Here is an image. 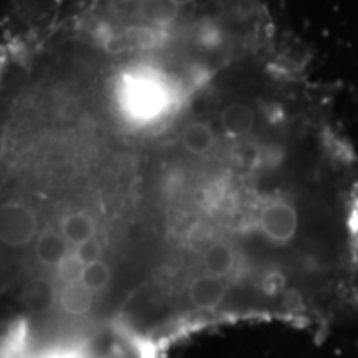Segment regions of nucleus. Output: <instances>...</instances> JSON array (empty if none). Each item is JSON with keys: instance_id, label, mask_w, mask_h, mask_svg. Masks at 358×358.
<instances>
[{"instance_id": "f257e3e1", "label": "nucleus", "mask_w": 358, "mask_h": 358, "mask_svg": "<svg viewBox=\"0 0 358 358\" xmlns=\"http://www.w3.org/2000/svg\"><path fill=\"white\" fill-rule=\"evenodd\" d=\"M306 226V209L302 198L275 196L261 206L259 229L268 243L275 245L294 244L302 236Z\"/></svg>"}, {"instance_id": "f03ea898", "label": "nucleus", "mask_w": 358, "mask_h": 358, "mask_svg": "<svg viewBox=\"0 0 358 358\" xmlns=\"http://www.w3.org/2000/svg\"><path fill=\"white\" fill-rule=\"evenodd\" d=\"M38 217L29 204L7 201L0 214V236L8 248H22L37 237Z\"/></svg>"}, {"instance_id": "7ed1b4c3", "label": "nucleus", "mask_w": 358, "mask_h": 358, "mask_svg": "<svg viewBox=\"0 0 358 358\" xmlns=\"http://www.w3.org/2000/svg\"><path fill=\"white\" fill-rule=\"evenodd\" d=\"M226 294L227 289L222 277L208 274V272L204 275L196 277L189 284V290H187L191 303L201 310L217 308L226 299Z\"/></svg>"}, {"instance_id": "20e7f679", "label": "nucleus", "mask_w": 358, "mask_h": 358, "mask_svg": "<svg viewBox=\"0 0 358 358\" xmlns=\"http://www.w3.org/2000/svg\"><path fill=\"white\" fill-rule=\"evenodd\" d=\"M60 234L73 248H78L96 236V222L93 216L82 209H73L60 219Z\"/></svg>"}, {"instance_id": "39448f33", "label": "nucleus", "mask_w": 358, "mask_h": 358, "mask_svg": "<svg viewBox=\"0 0 358 358\" xmlns=\"http://www.w3.org/2000/svg\"><path fill=\"white\" fill-rule=\"evenodd\" d=\"M35 256L38 262H42L47 267H58L60 262L69 256V243L60 232L55 231H43L37 237L35 244Z\"/></svg>"}, {"instance_id": "423d86ee", "label": "nucleus", "mask_w": 358, "mask_h": 358, "mask_svg": "<svg viewBox=\"0 0 358 358\" xmlns=\"http://www.w3.org/2000/svg\"><path fill=\"white\" fill-rule=\"evenodd\" d=\"M203 264L208 274L226 277L236 267V252L229 244L217 241L209 244L203 252Z\"/></svg>"}, {"instance_id": "0eeeda50", "label": "nucleus", "mask_w": 358, "mask_h": 358, "mask_svg": "<svg viewBox=\"0 0 358 358\" xmlns=\"http://www.w3.org/2000/svg\"><path fill=\"white\" fill-rule=\"evenodd\" d=\"M93 295L95 294L85 287L82 282H73V284H66L62 287L58 294V302L69 315L82 317L92 308Z\"/></svg>"}, {"instance_id": "6e6552de", "label": "nucleus", "mask_w": 358, "mask_h": 358, "mask_svg": "<svg viewBox=\"0 0 358 358\" xmlns=\"http://www.w3.org/2000/svg\"><path fill=\"white\" fill-rule=\"evenodd\" d=\"M57 294L48 282L35 280L24 292V301L35 312L48 310L53 306Z\"/></svg>"}, {"instance_id": "1a4fd4ad", "label": "nucleus", "mask_w": 358, "mask_h": 358, "mask_svg": "<svg viewBox=\"0 0 358 358\" xmlns=\"http://www.w3.org/2000/svg\"><path fill=\"white\" fill-rule=\"evenodd\" d=\"M111 280V268L105 261H95L92 264H87L83 268V274L80 282L85 285V287L92 290L93 294L101 292L108 287Z\"/></svg>"}, {"instance_id": "9d476101", "label": "nucleus", "mask_w": 358, "mask_h": 358, "mask_svg": "<svg viewBox=\"0 0 358 358\" xmlns=\"http://www.w3.org/2000/svg\"><path fill=\"white\" fill-rule=\"evenodd\" d=\"M83 268H85V264L80 261L75 254H69V256L60 262V266L57 267L58 279L64 282V285L73 284V282H80L83 274Z\"/></svg>"}, {"instance_id": "9b49d317", "label": "nucleus", "mask_w": 358, "mask_h": 358, "mask_svg": "<svg viewBox=\"0 0 358 358\" xmlns=\"http://www.w3.org/2000/svg\"><path fill=\"white\" fill-rule=\"evenodd\" d=\"M73 254L85 264V266H87V264L100 261L101 248H100V244L96 243V239H93V241H88V243H85L82 245H78V248H75Z\"/></svg>"}, {"instance_id": "f8f14e48", "label": "nucleus", "mask_w": 358, "mask_h": 358, "mask_svg": "<svg viewBox=\"0 0 358 358\" xmlns=\"http://www.w3.org/2000/svg\"><path fill=\"white\" fill-rule=\"evenodd\" d=\"M43 358H80V355L77 352L71 350H55L48 353V355H45Z\"/></svg>"}]
</instances>
